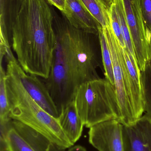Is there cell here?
<instances>
[{
    "label": "cell",
    "instance_id": "obj_1",
    "mask_svg": "<svg viewBox=\"0 0 151 151\" xmlns=\"http://www.w3.org/2000/svg\"><path fill=\"white\" fill-rule=\"evenodd\" d=\"M56 44L48 77L43 79L59 111L74 100L80 86L100 79L102 63L98 35L75 28L64 16H54Z\"/></svg>",
    "mask_w": 151,
    "mask_h": 151
},
{
    "label": "cell",
    "instance_id": "obj_2",
    "mask_svg": "<svg viewBox=\"0 0 151 151\" xmlns=\"http://www.w3.org/2000/svg\"><path fill=\"white\" fill-rule=\"evenodd\" d=\"M47 0H24L9 37L26 73L48 77L56 44L54 15Z\"/></svg>",
    "mask_w": 151,
    "mask_h": 151
},
{
    "label": "cell",
    "instance_id": "obj_3",
    "mask_svg": "<svg viewBox=\"0 0 151 151\" xmlns=\"http://www.w3.org/2000/svg\"><path fill=\"white\" fill-rule=\"evenodd\" d=\"M74 101L78 114L87 128L110 120H120L115 87L106 79L100 78L82 83Z\"/></svg>",
    "mask_w": 151,
    "mask_h": 151
},
{
    "label": "cell",
    "instance_id": "obj_4",
    "mask_svg": "<svg viewBox=\"0 0 151 151\" xmlns=\"http://www.w3.org/2000/svg\"><path fill=\"white\" fill-rule=\"evenodd\" d=\"M137 63L141 72L151 61V32L145 24L140 0H121Z\"/></svg>",
    "mask_w": 151,
    "mask_h": 151
},
{
    "label": "cell",
    "instance_id": "obj_5",
    "mask_svg": "<svg viewBox=\"0 0 151 151\" xmlns=\"http://www.w3.org/2000/svg\"><path fill=\"white\" fill-rule=\"evenodd\" d=\"M110 47L113 66L114 87L119 105L121 119L119 122L123 125H129L136 121L128 91L120 58L121 46L112 29L111 25L103 27Z\"/></svg>",
    "mask_w": 151,
    "mask_h": 151
},
{
    "label": "cell",
    "instance_id": "obj_6",
    "mask_svg": "<svg viewBox=\"0 0 151 151\" xmlns=\"http://www.w3.org/2000/svg\"><path fill=\"white\" fill-rule=\"evenodd\" d=\"M120 58L130 103L136 120L144 112V97L142 72L137 60L126 47H121Z\"/></svg>",
    "mask_w": 151,
    "mask_h": 151
},
{
    "label": "cell",
    "instance_id": "obj_7",
    "mask_svg": "<svg viewBox=\"0 0 151 151\" xmlns=\"http://www.w3.org/2000/svg\"><path fill=\"white\" fill-rule=\"evenodd\" d=\"M89 129L90 143L98 151H124L122 124L118 121L103 122Z\"/></svg>",
    "mask_w": 151,
    "mask_h": 151
},
{
    "label": "cell",
    "instance_id": "obj_8",
    "mask_svg": "<svg viewBox=\"0 0 151 151\" xmlns=\"http://www.w3.org/2000/svg\"><path fill=\"white\" fill-rule=\"evenodd\" d=\"M124 151H151V119L147 114L129 125H122Z\"/></svg>",
    "mask_w": 151,
    "mask_h": 151
},
{
    "label": "cell",
    "instance_id": "obj_9",
    "mask_svg": "<svg viewBox=\"0 0 151 151\" xmlns=\"http://www.w3.org/2000/svg\"><path fill=\"white\" fill-rule=\"evenodd\" d=\"M16 68L23 85L30 96L44 111L57 119L59 111L43 81L37 76L26 73L18 63Z\"/></svg>",
    "mask_w": 151,
    "mask_h": 151
},
{
    "label": "cell",
    "instance_id": "obj_10",
    "mask_svg": "<svg viewBox=\"0 0 151 151\" xmlns=\"http://www.w3.org/2000/svg\"><path fill=\"white\" fill-rule=\"evenodd\" d=\"M62 12L67 21L75 28L98 35V28L102 26L80 0H65L64 9Z\"/></svg>",
    "mask_w": 151,
    "mask_h": 151
},
{
    "label": "cell",
    "instance_id": "obj_11",
    "mask_svg": "<svg viewBox=\"0 0 151 151\" xmlns=\"http://www.w3.org/2000/svg\"><path fill=\"white\" fill-rule=\"evenodd\" d=\"M57 120L64 133L74 145L80 138L84 127L77 112L74 100L61 110Z\"/></svg>",
    "mask_w": 151,
    "mask_h": 151
},
{
    "label": "cell",
    "instance_id": "obj_12",
    "mask_svg": "<svg viewBox=\"0 0 151 151\" xmlns=\"http://www.w3.org/2000/svg\"><path fill=\"white\" fill-rule=\"evenodd\" d=\"M12 121L0 123V151H35L13 127Z\"/></svg>",
    "mask_w": 151,
    "mask_h": 151
},
{
    "label": "cell",
    "instance_id": "obj_13",
    "mask_svg": "<svg viewBox=\"0 0 151 151\" xmlns=\"http://www.w3.org/2000/svg\"><path fill=\"white\" fill-rule=\"evenodd\" d=\"M13 127L35 151H48L52 143L46 137L24 123L12 119Z\"/></svg>",
    "mask_w": 151,
    "mask_h": 151
},
{
    "label": "cell",
    "instance_id": "obj_14",
    "mask_svg": "<svg viewBox=\"0 0 151 151\" xmlns=\"http://www.w3.org/2000/svg\"><path fill=\"white\" fill-rule=\"evenodd\" d=\"M114 0H80L103 27L111 25L110 12Z\"/></svg>",
    "mask_w": 151,
    "mask_h": 151
},
{
    "label": "cell",
    "instance_id": "obj_15",
    "mask_svg": "<svg viewBox=\"0 0 151 151\" xmlns=\"http://www.w3.org/2000/svg\"><path fill=\"white\" fill-rule=\"evenodd\" d=\"M24 0H1V28L9 34L12 24L17 18Z\"/></svg>",
    "mask_w": 151,
    "mask_h": 151
},
{
    "label": "cell",
    "instance_id": "obj_16",
    "mask_svg": "<svg viewBox=\"0 0 151 151\" xmlns=\"http://www.w3.org/2000/svg\"><path fill=\"white\" fill-rule=\"evenodd\" d=\"M98 37L101 47L102 63L104 70L105 79L114 86L113 66L110 47L104 31L102 26L98 28Z\"/></svg>",
    "mask_w": 151,
    "mask_h": 151
},
{
    "label": "cell",
    "instance_id": "obj_17",
    "mask_svg": "<svg viewBox=\"0 0 151 151\" xmlns=\"http://www.w3.org/2000/svg\"><path fill=\"white\" fill-rule=\"evenodd\" d=\"M6 72L1 63L0 67V123H6L11 119L6 84Z\"/></svg>",
    "mask_w": 151,
    "mask_h": 151
},
{
    "label": "cell",
    "instance_id": "obj_18",
    "mask_svg": "<svg viewBox=\"0 0 151 151\" xmlns=\"http://www.w3.org/2000/svg\"><path fill=\"white\" fill-rule=\"evenodd\" d=\"M142 72L144 97V112L151 119V61Z\"/></svg>",
    "mask_w": 151,
    "mask_h": 151
},
{
    "label": "cell",
    "instance_id": "obj_19",
    "mask_svg": "<svg viewBox=\"0 0 151 151\" xmlns=\"http://www.w3.org/2000/svg\"><path fill=\"white\" fill-rule=\"evenodd\" d=\"M110 19L112 29L116 36L119 42L120 45L122 48L126 47L124 40L122 37L121 29L120 24L118 17V14L116 11L114 1L112 5L110 12Z\"/></svg>",
    "mask_w": 151,
    "mask_h": 151
},
{
    "label": "cell",
    "instance_id": "obj_20",
    "mask_svg": "<svg viewBox=\"0 0 151 151\" xmlns=\"http://www.w3.org/2000/svg\"><path fill=\"white\" fill-rule=\"evenodd\" d=\"M144 19L151 32V0H140Z\"/></svg>",
    "mask_w": 151,
    "mask_h": 151
},
{
    "label": "cell",
    "instance_id": "obj_21",
    "mask_svg": "<svg viewBox=\"0 0 151 151\" xmlns=\"http://www.w3.org/2000/svg\"><path fill=\"white\" fill-rule=\"evenodd\" d=\"M48 2L62 12L64 9L65 0H47Z\"/></svg>",
    "mask_w": 151,
    "mask_h": 151
},
{
    "label": "cell",
    "instance_id": "obj_22",
    "mask_svg": "<svg viewBox=\"0 0 151 151\" xmlns=\"http://www.w3.org/2000/svg\"><path fill=\"white\" fill-rule=\"evenodd\" d=\"M66 149L62 148L56 144L52 143L48 151H66Z\"/></svg>",
    "mask_w": 151,
    "mask_h": 151
},
{
    "label": "cell",
    "instance_id": "obj_23",
    "mask_svg": "<svg viewBox=\"0 0 151 151\" xmlns=\"http://www.w3.org/2000/svg\"><path fill=\"white\" fill-rule=\"evenodd\" d=\"M68 151H87L86 149L81 145H75L69 148Z\"/></svg>",
    "mask_w": 151,
    "mask_h": 151
}]
</instances>
